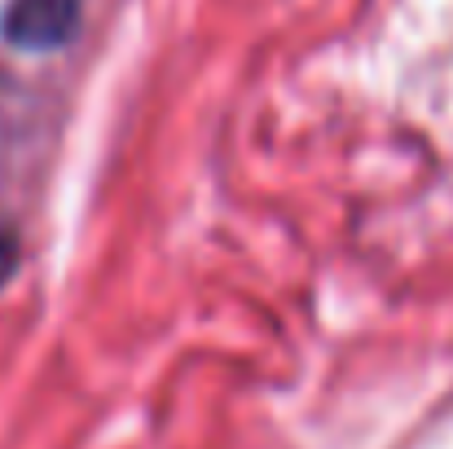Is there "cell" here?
Listing matches in <instances>:
<instances>
[{"mask_svg": "<svg viewBox=\"0 0 453 449\" xmlns=\"http://www.w3.org/2000/svg\"><path fill=\"white\" fill-rule=\"evenodd\" d=\"M80 18V0H9L4 31L22 49H58Z\"/></svg>", "mask_w": 453, "mask_h": 449, "instance_id": "6da1fadb", "label": "cell"}, {"mask_svg": "<svg viewBox=\"0 0 453 449\" xmlns=\"http://www.w3.org/2000/svg\"><path fill=\"white\" fill-rule=\"evenodd\" d=\"M18 229L4 221V212H0V287L13 278V269H18Z\"/></svg>", "mask_w": 453, "mask_h": 449, "instance_id": "7a4b0ae2", "label": "cell"}]
</instances>
